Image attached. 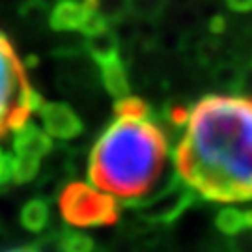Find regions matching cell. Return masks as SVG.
<instances>
[{"mask_svg":"<svg viewBox=\"0 0 252 252\" xmlns=\"http://www.w3.org/2000/svg\"><path fill=\"white\" fill-rule=\"evenodd\" d=\"M11 181L15 183V178H13V157H11V152H4L0 148V187H6Z\"/></svg>","mask_w":252,"mask_h":252,"instance_id":"cell-17","label":"cell"},{"mask_svg":"<svg viewBox=\"0 0 252 252\" xmlns=\"http://www.w3.org/2000/svg\"><path fill=\"white\" fill-rule=\"evenodd\" d=\"M226 6L237 13H249L252 11V0H226Z\"/></svg>","mask_w":252,"mask_h":252,"instance_id":"cell-18","label":"cell"},{"mask_svg":"<svg viewBox=\"0 0 252 252\" xmlns=\"http://www.w3.org/2000/svg\"><path fill=\"white\" fill-rule=\"evenodd\" d=\"M241 69H237L235 65L228 63V65H220L219 71H217V81L220 82L226 88H232V86H239L241 84Z\"/></svg>","mask_w":252,"mask_h":252,"instance_id":"cell-16","label":"cell"},{"mask_svg":"<svg viewBox=\"0 0 252 252\" xmlns=\"http://www.w3.org/2000/svg\"><path fill=\"white\" fill-rule=\"evenodd\" d=\"M53 148V140L43 127L27 122L11 135V157L15 183H28L39 172L41 159Z\"/></svg>","mask_w":252,"mask_h":252,"instance_id":"cell-5","label":"cell"},{"mask_svg":"<svg viewBox=\"0 0 252 252\" xmlns=\"http://www.w3.org/2000/svg\"><path fill=\"white\" fill-rule=\"evenodd\" d=\"M9 252H36V251H30V249H17V251H9Z\"/></svg>","mask_w":252,"mask_h":252,"instance_id":"cell-20","label":"cell"},{"mask_svg":"<svg viewBox=\"0 0 252 252\" xmlns=\"http://www.w3.org/2000/svg\"><path fill=\"white\" fill-rule=\"evenodd\" d=\"M49 222V206L43 200L34 198L21 209V224L32 234H39Z\"/></svg>","mask_w":252,"mask_h":252,"instance_id":"cell-11","label":"cell"},{"mask_svg":"<svg viewBox=\"0 0 252 252\" xmlns=\"http://www.w3.org/2000/svg\"><path fill=\"white\" fill-rule=\"evenodd\" d=\"M37 114L41 120V127L47 131L51 138L58 140H71L82 133V122L79 114L65 103H47L41 101L37 108Z\"/></svg>","mask_w":252,"mask_h":252,"instance_id":"cell-7","label":"cell"},{"mask_svg":"<svg viewBox=\"0 0 252 252\" xmlns=\"http://www.w3.org/2000/svg\"><path fill=\"white\" fill-rule=\"evenodd\" d=\"M211 32H215V34H220V32H224L226 28V21L224 17H220V15H217V17H213V21H211Z\"/></svg>","mask_w":252,"mask_h":252,"instance_id":"cell-19","label":"cell"},{"mask_svg":"<svg viewBox=\"0 0 252 252\" xmlns=\"http://www.w3.org/2000/svg\"><path fill=\"white\" fill-rule=\"evenodd\" d=\"M196 192L180 176L166 187L150 192L146 198L136 202L138 215L148 222H172L192 204Z\"/></svg>","mask_w":252,"mask_h":252,"instance_id":"cell-6","label":"cell"},{"mask_svg":"<svg viewBox=\"0 0 252 252\" xmlns=\"http://www.w3.org/2000/svg\"><path fill=\"white\" fill-rule=\"evenodd\" d=\"M114 114L92 148L88 180L118 200L136 204L161 180L170 153L168 138L138 97L118 99Z\"/></svg>","mask_w":252,"mask_h":252,"instance_id":"cell-2","label":"cell"},{"mask_svg":"<svg viewBox=\"0 0 252 252\" xmlns=\"http://www.w3.org/2000/svg\"><path fill=\"white\" fill-rule=\"evenodd\" d=\"M88 51H90L95 62L101 60V58L112 56V54L118 53V37L107 28L99 34L88 37Z\"/></svg>","mask_w":252,"mask_h":252,"instance_id":"cell-13","label":"cell"},{"mask_svg":"<svg viewBox=\"0 0 252 252\" xmlns=\"http://www.w3.org/2000/svg\"><path fill=\"white\" fill-rule=\"evenodd\" d=\"M41 101L15 47L0 32V142L30 122Z\"/></svg>","mask_w":252,"mask_h":252,"instance_id":"cell-3","label":"cell"},{"mask_svg":"<svg viewBox=\"0 0 252 252\" xmlns=\"http://www.w3.org/2000/svg\"><path fill=\"white\" fill-rule=\"evenodd\" d=\"M60 251L62 252H94V239L82 232H65L60 237Z\"/></svg>","mask_w":252,"mask_h":252,"instance_id":"cell-14","label":"cell"},{"mask_svg":"<svg viewBox=\"0 0 252 252\" xmlns=\"http://www.w3.org/2000/svg\"><path fill=\"white\" fill-rule=\"evenodd\" d=\"M174 152L181 180L217 204L252 200V95L211 94L189 108Z\"/></svg>","mask_w":252,"mask_h":252,"instance_id":"cell-1","label":"cell"},{"mask_svg":"<svg viewBox=\"0 0 252 252\" xmlns=\"http://www.w3.org/2000/svg\"><path fill=\"white\" fill-rule=\"evenodd\" d=\"M58 207L63 220L73 228L110 226L120 217V200L92 181L69 183L58 198Z\"/></svg>","mask_w":252,"mask_h":252,"instance_id":"cell-4","label":"cell"},{"mask_svg":"<svg viewBox=\"0 0 252 252\" xmlns=\"http://www.w3.org/2000/svg\"><path fill=\"white\" fill-rule=\"evenodd\" d=\"M97 65L101 69V81L114 99L118 101L129 95V79H127L126 65L120 58V53L97 60Z\"/></svg>","mask_w":252,"mask_h":252,"instance_id":"cell-9","label":"cell"},{"mask_svg":"<svg viewBox=\"0 0 252 252\" xmlns=\"http://www.w3.org/2000/svg\"><path fill=\"white\" fill-rule=\"evenodd\" d=\"M217 228L226 235H239L252 230V209L224 206L215 220Z\"/></svg>","mask_w":252,"mask_h":252,"instance_id":"cell-10","label":"cell"},{"mask_svg":"<svg viewBox=\"0 0 252 252\" xmlns=\"http://www.w3.org/2000/svg\"><path fill=\"white\" fill-rule=\"evenodd\" d=\"M94 8L86 0H60L51 9V27L60 32H82Z\"/></svg>","mask_w":252,"mask_h":252,"instance_id":"cell-8","label":"cell"},{"mask_svg":"<svg viewBox=\"0 0 252 252\" xmlns=\"http://www.w3.org/2000/svg\"><path fill=\"white\" fill-rule=\"evenodd\" d=\"M162 6H164V0H129L131 13L146 21H153L159 17Z\"/></svg>","mask_w":252,"mask_h":252,"instance_id":"cell-15","label":"cell"},{"mask_svg":"<svg viewBox=\"0 0 252 252\" xmlns=\"http://www.w3.org/2000/svg\"><path fill=\"white\" fill-rule=\"evenodd\" d=\"M86 2L107 21L108 25L124 21L127 13L131 11L129 0H86Z\"/></svg>","mask_w":252,"mask_h":252,"instance_id":"cell-12","label":"cell"}]
</instances>
